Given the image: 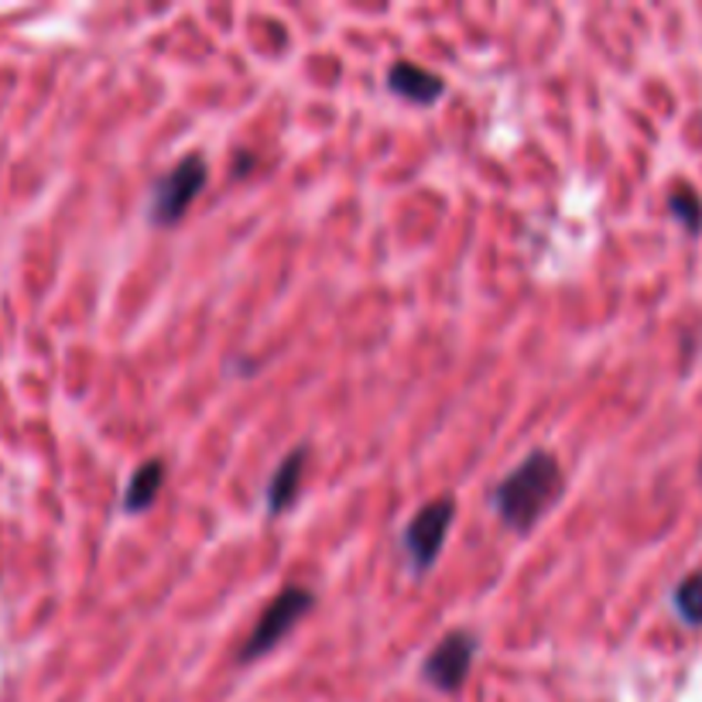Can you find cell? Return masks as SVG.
Returning <instances> with one entry per match:
<instances>
[{
	"label": "cell",
	"instance_id": "ba28073f",
	"mask_svg": "<svg viewBox=\"0 0 702 702\" xmlns=\"http://www.w3.org/2000/svg\"><path fill=\"white\" fill-rule=\"evenodd\" d=\"M165 487V463L162 460H148L134 469V476L127 480L123 490V510L127 515H144V510L154 507L158 494Z\"/></svg>",
	"mask_w": 702,
	"mask_h": 702
},
{
	"label": "cell",
	"instance_id": "6da1fadb",
	"mask_svg": "<svg viewBox=\"0 0 702 702\" xmlns=\"http://www.w3.org/2000/svg\"><path fill=\"white\" fill-rule=\"evenodd\" d=\"M565 476L559 460L549 450H534L497 484L490 504L507 528L528 534L559 504Z\"/></svg>",
	"mask_w": 702,
	"mask_h": 702
},
{
	"label": "cell",
	"instance_id": "30bf717a",
	"mask_svg": "<svg viewBox=\"0 0 702 702\" xmlns=\"http://www.w3.org/2000/svg\"><path fill=\"white\" fill-rule=\"evenodd\" d=\"M672 606H676V614H679L682 624L702 627V569L689 572V576L676 586Z\"/></svg>",
	"mask_w": 702,
	"mask_h": 702
},
{
	"label": "cell",
	"instance_id": "3957f363",
	"mask_svg": "<svg viewBox=\"0 0 702 702\" xmlns=\"http://www.w3.org/2000/svg\"><path fill=\"white\" fill-rule=\"evenodd\" d=\"M312 606H315V593L312 590H305V586L281 590L264 606V614L258 617V624H253L247 645L240 648V661H253V658L268 655L271 648H278L284 637H289L312 614Z\"/></svg>",
	"mask_w": 702,
	"mask_h": 702
},
{
	"label": "cell",
	"instance_id": "8992f818",
	"mask_svg": "<svg viewBox=\"0 0 702 702\" xmlns=\"http://www.w3.org/2000/svg\"><path fill=\"white\" fill-rule=\"evenodd\" d=\"M305 456H309V445H299L289 456L278 463V469L271 473L268 490H264V507L271 518H281L284 510H289L299 500L302 490V473H305Z\"/></svg>",
	"mask_w": 702,
	"mask_h": 702
},
{
	"label": "cell",
	"instance_id": "7a4b0ae2",
	"mask_svg": "<svg viewBox=\"0 0 702 702\" xmlns=\"http://www.w3.org/2000/svg\"><path fill=\"white\" fill-rule=\"evenodd\" d=\"M206 179H209V169L203 162V154L179 158L175 169L154 182L151 203H148V219L154 223V227H179V223L185 219V213L193 209V203L199 199Z\"/></svg>",
	"mask_w": 702,
	"mask_h": 702
},
{
	"label": "cell",
	"instance_id": "277c9868",
	"mask_svg": "<svg viewBox=\"0 0 702 702\" xmlns=\"http://www.w3.org/2000/svg\"><path fill=\"white\" fill-rule=\"evenodd\" d=\"M453 521H456L453 497H439V500L425 504L419 515L408 521L401 546H404V559L414 576H425V572L439 562V552L445 546V538H450Z\"/></svg>",
	"mask_w": 702,
	"mask_h": 702
},
{
	"label": "cell",
	"instance_id": "52a82bcc",
	"mask_svg": "<svg viewBox=\"0 0 702 702\" xmlns=\"http://www.w3.org/2000/svg\"><path fill=\"white\" fill-rule=\"evenodd\" d=\"M388 89L395 93V97L414 104V107H429L435 104L442 93H445V83L442 76L422 69V66H414V62H395V66L388 69Z\"/></svg>",
	"mask_w": 702,
	"mask_h": 702
},
{
	"label": "cell",
	"instance_id": "5b68a950",
	"mask_svg": "<svg viewBox=\"0 0 702 702\" xmlns=\"http://www.w3.org/2000/svg\"><path fill=\"white\" fill-rule=\"evenodd\" d=\"M476 648H480V641H476L473 634L450 630L422 661V679L429 685H435L439 692H460L466 676H469V668H473Z\"/></svg>",
	"mask_w": 702,
	"mask_h": 702
},
{
	"label": "cell",
	"instance_id": "9c48e42d",
	"mask_svg": "<svg viewBox=\"0 0 702 702\" xmlns=\"http://www.w3.org/2000/svg\"><path fill=\"white\" fill-rule=\"evenodd\" d=\"M668 213H672V219L679 223V227L689 237H699L702 234V196L695 193V188L679 185L676 193L668 196Z\"/></svg>",
	"mask_w": 702,
	"mask_h": 702
}]
</instances>
